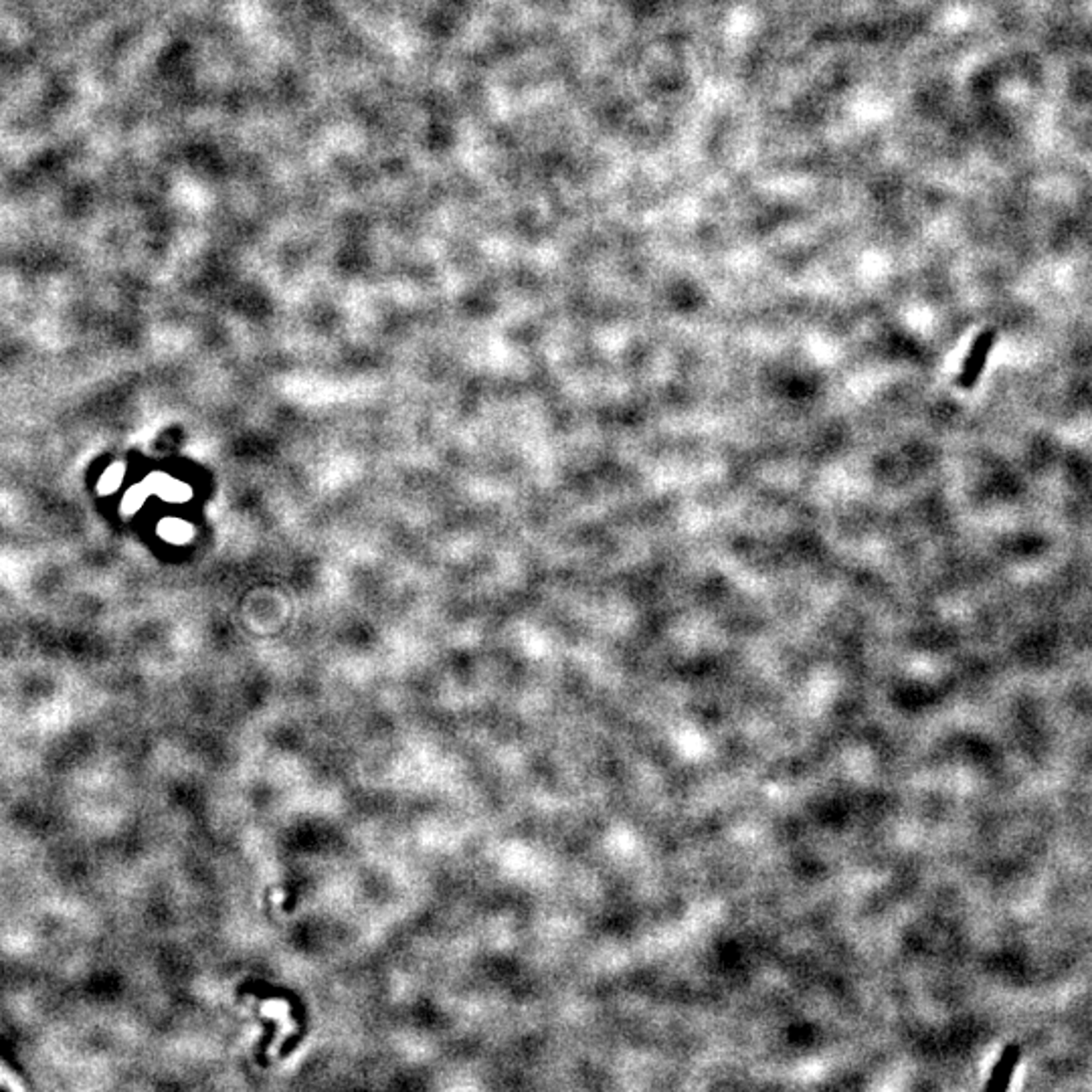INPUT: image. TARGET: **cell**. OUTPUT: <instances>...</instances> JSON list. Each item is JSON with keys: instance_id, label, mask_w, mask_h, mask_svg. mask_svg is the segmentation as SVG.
<instances>
[{"instance_id": "cell-6", "label": "cell", "mask_w": 1092, "mask_h": 1092, "mask_svg": "<svg viewBox=\"0 0 1092 1092\" xmlns=\"http://www.w3.org/2000/svg\"><path fill=\"white\" fill-rule=\"evenodd\" d=\"M148 495H150V489H148V486H146V484H144V482H142L140 486L130 488V489H128V494H125V495H124V500H122V510H124V514H131V512L140 510L142 504H144V502H146Z\"/></svg>"}, {"instance_id": "cell-7", "label": "cell", "mask_w": 1092, "mask_h": 1092, "mask_svg": "<svg viewBox=\"0 0 1092 1092\" xmlns=\"http://www.w3.org/2000/svg\"><path fill=\"white\" fill-rule=\"evenodd\" d=\"M0 1087L12 1089V1090H23V1089H27V1082H23L21 1078H18L17 1072H12L9 1066L0 1062Z\"/></svg>"}, {"instance_id": "cell-3", "label": "cell", "mask_w": 1092, "mask_h": 1092, "mask_svg": "<svg viewBox=\"0 0 1092 1092\" xmlns=\"http://www.w3.org/2000/svg\"><path fill=\"white\" fill-rule=\"evenodd\" d=\"M158 535L165 538L166 543L186 544L192 541L194 529L191 522H186V520H182V518H165L158 522Z\"/></svg>"}, {"instance_id": "cell-5", "label": "cell", "mask_w": 1092, "mask_h": 1092, "mask_svg": "<svg viewBox=\"0 0 1092 1092\" xmlns=\"http://www.w3.org/2000/svg\"><path fill=\"white\" fill-rule=\"evenodd\" d=\"M124 475H125L124 463H111V466L104 472L102 478H99L98 492L102 494V495L116 492V489L120 488V484L124 482Z\"/></svg>"}, {"instance_id": "cell-2", "label": "cell", "mask_w": 1092, "mask_h": 1092, "mask_svg": "<svg viewBox=\"0 0 1092 1092\" xmlns=\"http://www.w3.org/2000/svg\"><path fill=\"white\" fill-rule=\"evenodd\" d=\"M144 484L148 486L150 494H156L158 498L174 502V504H182V502L191 500L192 495V488L186 482H180L166 474H150Z\"/></svg>"}, {"instance_id": "cell-4", "label": "cell", "mask_w": 1092, "mask_h": 1092, "mask_svg": "<svg viewBox=\"0 0 1092 1092\" xmlns=\"http://www.w3.org/2000/svg\"><path fill=\"white\" fill-rule=\"evenodd\" d=\"M1018 1058H1020V1054L1015 1048H1009V1050H1006V1054H1003L1000 1062H997L994 1072H991L988 1089H1006L1009 1084V1078H1012L1014 1075L1015 1066H1018Z\"/></svg>"}, {"instance_id": "cell-1", "label": "cell", "mask_w": 1092, "mask_h": 1092, "mask_svg": "<svg viewBox=\"0 0 1092 1092\" xmlns=\"http://www.w3.org/2000/svg\"><path fill=\"white\" fill-rule=\"evenodd\" d=\"M995 340H997V332L995 330L988 328V330L979 332L975 340H973V347L969 350L967 359H965V362H963L961 374H959V379H957L959 387L973 388V387L977 385L979 379H981V374H983V370H985V364H988V356L991 353V348H994Z\"/></svg>"}]
</instances>
